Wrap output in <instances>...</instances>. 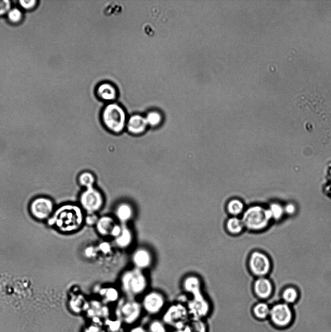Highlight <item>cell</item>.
<instances>
[{"mask_svg": "<svg viewBox=\"0 0 331 332\" xmlns=\"http://www.w3.org/2000/svg\"><path fill=\"white\" fill-rule=\"evenodd\" d=\"M85 219V213L80 205L66 203L55 208L47 223L59 232L68 234L81 229Z\"/></svg>", "mask_w": 331, "mask_h": 332, "instance_id": "cell-1", "label": "cell"}, {"mask_svg": "<svg viewBox=\"0 0 331 332\" xmlns=\"http://www.w3.org/2000/svg\"><path fill=\"white\" fill-rule=\"evenodd\" d=\"M149 284L145 271L133 266L125 270L119 277V289L127 297H142L148 291Z\"/></svg>", "mask_w": 331, "mask_h": 332, "instance_id": "cell-2", "label": "cell"}, {"mask_svg": "<svg viewBox=\"0 0 331 332\" xmlns=\"http://www.w3.org/2000/svg\"><path fill=\"white\" fill-rule=\"evenodd\" d=\"M241 218L245 230L249 231H259L264 229L272 218L269 210H265L258 206H253L246 209Z\"/></svg>", "mask_w": 331, "mask_h": 332, "instance_id": "cell-3", "label": "cell"}, {"mask_svg": "<svg viewBox=\"0 0 331 332\" xmlns=\"http://www.w3.org/2000/svg\"><path fill=\"white\" fill-rule=\"evenodd\" d=\"M116 318L127 325L135 323L140 318L143 309L140 301L136 298L124 297L116 303Z\"/></svg>", "mask_w": 331, "mask_h": 332, "instance_id": "cell-4", "label": "cell"}, {"mask_svg": "<svg viewBox=\"0 0 331 332\" xmlns=\"http://www.w3.org/2000/svg\"><path fill=\"white\" fill-rule=\"evenodd\" d=\"M54 200L49 196L39 195L33 198L29 204V210L34 219L44 221L48 220L55 209Z\"/></svg>", "mask_w": 331, "mask_h": 332, "instance_id": "cell-5", "label": "cell"}, {"mask_svg": "<svg viewBox=\"0 0 331 332\" xmlns=\"http://www.w3.org/2000/svg\"><path fill=\"white\" fill-rule=\"evenodd\" d=\"M102 119L105 125L110 130L115 132H119L123 130L125 124V113L118 105L111 104L104 109Z\"/></svg>", "mask_w": 331, "mask_h": 332, "instance_id": "cell-6", "label": "cell"}, {"mask_svg": "<svg viewBox=\"0 0 331 332\" xmlns=\"http://www.w3.org/2000/svg\"><path fill=\"white\" fill-rule=\"evenodd\" d=\"M143 311L147 314L154 315L159 313L166 304V297L163 293L158 290L147 291L140 301Z\"/></svg>", "mask_w": 331, "mask_h": 332, "instance_id": "cell-7", "label": "cell"}, {"mask_svg": "<svg viewBox=\"0 0 331 332\" xmlns=\"http://www.w3.org/2000/svg\"><path fill=\"white\" fill-rule=\"evenodd\" d=\"M80 203L84 213L95 214L102 207L103 199L101 193L92 187L86 188L81 195Z\"/></svg>", "mask_w": 331, "mask_h": 332, "instance_id": "cell-8", "label": "cell"}, {"mask_svg": "<svg viewBox=\"0 0 331 332\" xmlns=\"http://www.w3.org/2000/svg\"><path fill=\"white\" fill-rule=\"evenodd\" d=\"M248 266L252 275L257 278L263 277L269 272L270 262L268 257L265 253L255 250L249 255Z\"/></svg>", "mask_w": 331, "mask_h": 332, "instance_id": "cell-9", "label": "cell"}, {"mask_svg": "<svg viewBox=\"0 0 331 332\" xmlns=\"http://www.w3.org/2000/svg\"><path fill=\"white\" fill-rule=\"evenodd\" d=\"M153 261L151 252L144 246L137 247L131 255L132 266L144 271L152 265Z\"/></svg>", "mask_w": 331, "mask_h": 332, "instance_id": "cell-10", "label": "cell"}, {"mask_svg": "<svg viewBox=\"0 0 331 332\" xmlns=\"http://www.w3.org/2000/svg\"><path fill=\"white\" fill-rule=\"evenodd\" d=\"M269 313L273 322L279 327L288 325L292 319V312L289 307L285 303L274 305Z\"/></svg>", "mask_w": 331, "mask_h": 332, "instance_id": "cell-11", "label": "cell"}, {"mask_svg": "<svg viewBox=\"0 0 331 332\" xmlns=\"http://www.w3.org/2000/svg\"><path fill=\"white\" fill-rule=\"evenodd\" d=\"M118 223L114 216L106 215L98 217L94 226L98 234L103 237H111Z\"/></svg>", "mask_w": 331, "mask_h": 332, "instance_id": "cell-12", "label": "cell"}, {"mask_svg": "<svg viewBox=\"0 0 331 332\" xmlns=\"http://www.w3.org/2000/svg\"><path fill=\"white\" fill-rule=\"evenodd\" d=\"M182 288L185 293L191 296L203 292V283L200 277L195 274H189L182 280Z\"/></svg>", "mask_w": 331, "mask_h": 332, "instance_id": "cell-13", "label": "cell"}, {"mask_svg": "<svg viewBox=\"0 0 331 332\" xmlns=\"http://www.w3.org/2000/svg\"><path fill=\"white\" fill-rule=\"evenodd\" d=\"M134 235L132 229L127 225L122 224L121 231L114 239L115 245L120 249H126L132 244Z\"/></svg>", "mask_w": 331, "mask_h": 332, "instance_id": "cell-14", "label": "cell"}, {"mask_svg": "<svg viewBox=\"0 0 331 332\" xmlns=\"http://www.w3.org/2000/svg\"><path fill=\"white\" fill-rule=\"evenodd\" d=\"M134 210L129 204L122 203L118 205L115 210L114 217L116 221L123 225H127L133 218Z\"/></svg>", "mask_w": 331, "mask_h": 332, "instance_id": "cell-15", "label": "cell"}, {"mask_svg": "<svg viewBox=\"0 0 331 332\" xmlns=\"http://www.w3.org/2000/svg\"><path fill=\"white\" fill-rule=\"evenodd\" d=\"M252 288L255 294L261 298L268 297L273 290L271 282L265 277L257 278L253 282Z\"/></svg>", "mask_w": 331, "mask_h": 332, "instance_id": "cell-16", "label": "cell"}, {"mask_svg": "<svg viewBox=\"0 0 331 332\" xmlns=\"http://www.w3.org/2000/svg\"><path fill=\"white\" fill-rule=\"evenodd\" d=\"M98 294L101 297V301L105 304L117 303L121 298L119 289L113 286L100 287Z\"/></svg>", "mask_w": 331, "mask_h": 332, "instance_id": "cell-17", "label": "cell"}, {"mask_svg": "<svg viewBox=\"0 0 331 332\" xmlns=\"http://www.w3.org/2000/svg\"><path fill=\"white\" fill-rule=\"evenodd\" d=\"M225 227L229 234L233 236L240 235L245 230L240 217L230 216L225 223Z\"/></svg>", "mask_w": 331, "mask_h": 332, "instance_id": "cell-18", "label": "cell"}, {"mask_svg": "<svg viewBox=\"0 0 331 332\" xmlns=\"http://www.w3.org/2000/svg\"><path fill=\"white\" fill-rule=\"evenodd\" d=\"M147 125L145 117L139 115L131 116L127 124L128 129L133 134H139L143 132Z\"/></svg>", "mask_w": 331, "mask_h": 332, "instance_id": "cell-19", "label": "cell"}, {"mask_svg": "<svg viewBox=\"0 0 331 332\" xmlns=\"http://www.w3.org/2000/svg\"><path fill=\"white\" fill-rule=\"evenodd\" d=\"M116 88L111 84L104 83L99 86L97 89V95L101 99L106 101H111L116 97Z\"/></svg>", "mask_w": 331, "mask_h": 332, "instance_id": "cell-20", "label": "cell"}, {"mask_svg": "<svg viewBox=\"0 0 331 332\" xmlns=\"http://www.w3.org/2000/svg\"><path fill=\"white\" fill-rule=\"evenodd\" d=\"M227 211L231 216L240 217L244 210V205L242 202L238 199H232L230 201L227 205Z\"/></svg>", "mask_w": 331, "mask_h": 332, "instance_id": "cell-21", "label": "cell"}, {"mask_svg": "<svg viewBox=\"0 0 331 332\" xmlns=\"http://www.w3.org/2000/svg\"><path fill=\"white\" fill-rule=\"evenodd\" d=\"M70 307L76 313H79L83 310H86L89 302L85 300L83 296L81 295L73 296L71 297L69 302Z\"/></svg>", "mask_w": 331, "mask_h": 332, "instance_id": "cell-22", "label": "cell"}, {"mask_svg": "<svg viewBox=\"0 0 331 332\" xmlns=\"http://www.w3.org/2000/svg\"><path fill=\"white\" fill-rule=\"evenodd\" d=\"M253 312L255 315L259 318H265L269 313L270 310L268 306L265 303L260 302L257 303L253 308Z\"/></svg>", "mask_w": 331, "mask_h": 332, "instance_id": "cell-23", "label": "cell"}, {"mask_svg": "<svg viewBox=\"0 0 331 332\" xmlns=\"http://www.w3.org/2000/svg\"><path fill=\"white\" fill-rule=\"evenodd\" d=\"M148 332H166L163 322L158 319L151 320L147 328Z\"/></svg>", "mask_w": 331, "mask_h": 332, "instance_id": "cell-24", "label": "cell"}, {"mask_svg": "<svg viewBox=\"0 0 331 332\" xmlns=\"http://www.w3.org/2000/svg\"><path fill=\"white\" fill-rule=\"evenodd\" d=\"M79 181L81 185L88 188L93 187L94 177L91 173L84 172L79 176Z\"/></svg>", "mask_w": 331, "mask_h": 332, "instance_id": "cell-25", "label": "cell"}, {"mask_svg": "<svg viewBox=\"0 0 331 332\" xmlns=\"http://www.w3.org/2000/svg\"><path fill=\"white\" fill-rule=\"evenodd\" d=\"M282 297L286 302L288 303H292L297 299L298 293L296 290L294 288H287L283 291Z\"/></svg>", "mask_w": 331, "mask_h": 332, "instance_id": "cell-26", "label": "cell"}, {"mask_svg": "<svg viewBox=\"0 0 331 332\" xmlns=\"http://www.w3.org/2000/svg\"><path fill=\"white\" fill-rule=\"evenodd\" d=\"M145 119L148 125L155 126L160 122L161 116L158 112L152 111L147 114Z\"/></svg>", "mask_w": 331, "mask_h": 332, "instance_id": "cell-27", "label": "cell"}, {"mask_svg": "<svg viewBox=\"0 0 331 332\" xmlns=\"http://www.w3.org/2000/svg\"><path fill=\"white\" fill-rule=\"evenodd\" d=\"M122 323L118 319L116 320H106L105 325L107 327V332H117L121 329V324Z\"/></svg>", "mask_w": 331, "mask_h": 332, "instance_id": "cell-28", "label": "cell"}, {"mask_svg": "<svg viewBox=\"0 0 331 332\" xmlns=\"http://www.w3.org/2000/svg\"><path fill=\"white\" fill-rule=\"evenodd\" d=\"M22 13L17 8H15L9 10L8 13L9 19L13 22H18L21 18Z\"/></svg>", "mask_w": 331, "mask_h": 332, "instance_id": "cell-29", "label": "cell"}, {"mask_svg": "<svg viewBox=\"0 0 331 332\" xmlns=\"http://www.w3.org/2000/svg\"><path fill=\"white\" fill-rule=\"evenodd\" d=\"M269 210L271 211L272 217L275 219H279L281 218L282 215V209L279 205H272Z\"/></svg>", "mask_w": 331, "mask_h": 332, "instance_id": "cell-30", "label": "cell"}, {"mask_svg": "<svg viewBox=\"0 0 331 332\" xmlns=\"http://www.w3.org/2000/svg\"><path fill=\"white\" fill-rule=\"evenodd\" d=\"M11 2L8 0H0V16L9 12Z\"/></svg>", "mask_w": 331, "mask_h": 332, "instance_id": "cell-31", "label": "cell"}, {"mask_svg": "<svg viewBox=\"0 0 331 332\" xmlns=\"http://www.w3.org/2000/svg\"><path fill=\"white\" fill-rule=\"evenodd\" d=\"M98 249L92 246L87 247L84 250V254L87 258H92L97 253Z\"/></svg>", "mask_w": 331, "mask_h": 332, "instance_id": "cell-32", "label": "cell"}, {"mask_svg": "<svg viewBox=\"0 0 331 332\" xmlns=\"http://www.w3.org/2000/svg\"><path fill=\"white\" fill-rule=\"evenodd\" d=\"M98 250H100L102 252L105 253H107L109 252L111 249V245L109 243L105 242H102L99 244L97 247Z\"/></svg>", "mask_w": 331, "mask_h": 332, "instance_id": "cell-33", "label": "cell"}, {"mask_svg": "<svg viewBox=\"0 0 331 332\" xmlns=\"http://www.w3.org/2000/svg\"><path fill=\"white\" fill-rule=\"evenodd\" d=\"M36 1L35 0H20V5L25 9H30L33 7Z\"/></svg>", "mask_w": 331, "mask_h": 332, "instance_id": "cell-34", "label": "cell"}, {"mask_svg": "<svg viewBox=\"0 0 331 332\" xmlns=\"http://www.w3.org/2000/svg\"><path fill=\"white\" fill-rule=\"evenodd\" d=\"M83 332H103L97 324H93L84 329Z\"/></svg>", "mask_w": 331, "mask_h": 332, "instance_id": "cell-35", "label": "cell"}, {"mask_svg": "<svg viewBox=\"0 0 331 332\" xmlns=\"http://www.w3.org/2000/svg\"><path fill=\"white\" fill-rule=\"evenodd\" d=\"M129 332H148L147 328L141 325H136L132 327Z\"/></svg>", "mask_w": 331, "mask_h": 332, "instance_id": "cell-36", "label": "cell"}, {"mask_svg": "<svg viewBox=\"0 0 331 332\" xmlns=\"http://www.w3.org/2000/svg\"><path fill=\"white\" fill-rule=\"evenodd\" d=\"M285 211L289 214H292L295 211V208L293 205H288L286 207Z\"/></svg>", "mask_w": 331, "mask_h": 332, "instance_id": "cell-37", "label": "cell"}, {"mask_svg": "<svg viewBox=\"0 0 331 332\" xmlns=\"http://www.w3.org/2000/svg\"><path fill=\"white\" fill-rule=\"evenodd\" d=\"M117 332H124L122 330V329H121L120 331H119Z\"/></svg>", "mask_w": 331, "mask_h": 332, "instance_id": "cell-38", "label": "cell"}]
</instances>
